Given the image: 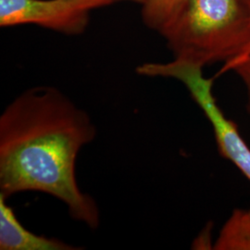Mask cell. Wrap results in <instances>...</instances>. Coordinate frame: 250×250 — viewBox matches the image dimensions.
Returning <instances> with one entry per match:
<instances>
[{
    "label": "cell",
    "instance_id": "1",
    "mask_svg": "<svg viewBox=\"0 0 250 250\" xmlns=\"http://www.w3.org/2000/svg\"><path fill=\"white\" fill-rule=\"evenodd\" d=\"M96 136L89 115L60 90L24 91L0 116V194L44 193L64 203L72 219L97 229L99 206L76 177L81 149Z\"/></svg>",
    "mask_w": 250,
    "mask_h": 250
},
{
    "label": "cell",
    "instance_id": "2",
    "mask_svg": "<svg viewBox=\"0 0 250 250\" xmlns=\"http://www.w3.org/2000/svg\"><path fill=\"white\" fill-rule=\"evenodd\" d=\"M161 36L175 61L202 69L224 65L250 44V13L244 0H188Z\"/></svg>",
    "mask_w": 250,
    "mask_h": 250
},
{
    "label": "cell",
    "instance_id": "3",
    "mask_svg": "<svg viewBox=\"0 0 250 250\" xmlns=\"http://www.w3.org/2000/svg\"><path fill=\"white\" fill-rule=\"evenodd\" d=\"M166 76L180 81L192 99L211 125L220 155L241 171L250 183V147L236 125L225 116L214 94V78H205L203 69L185 63L171 62L166 67ZM226 242L232 250H250V208L235 209L226 226Z\"/></svg>",
    "mask_w": 250,
    "mask_h": 250
},
{
    "label": "cell",
    "instance_id": "4",
    "mask_svg": "<svg viewBox=\"0 0 250 250\" xmlns=\"http://www.w3.org/2000/svg\"><path fill=\"white\" fill-rule=\"evenodd\" d=\"M90 9L76 0H0V25L36 24L66 35L87 26Z\"/></svg>",
    "mask_w": 250,
    "mask_h": 250
},
{
    "label": "cell",
    "instance_id": "5",
    "mask_svg": "<svg viewBox=\"0 0 250 250\" xmlns=\"http://www.w3.org/2000/svg\"><path fill=\"white\" fill-rule=\"evenodd\" d=\"M6 200L7 197L0 194V250H81L61 239L39 235L27 230Z\"/></svg>",
    "mask_w": 250,
    "mask_h": 250
},
{
    "label": "cell",
    "instance_id": "6",
    "mask_svg": "<svg viewBox=\"0 0 250 250\" xmlns=\"http://www.w3.org/2000/svg\"><path fill=\"white\" fill-rule=\"evenodd\" d=\"M187 1L146 0L142 11L145 24L161 35L177 18Z\"/></svg>",
    "mask_w": 250,
    "mask_h": 250
},
{
    "label": "cell",
    "instance_id": "7",
    "mask_svg": "<svg viewBox=\"0 0 250 250\" xmlns=\"http://www.w3.org/2000/svg\"><path fill=\"white\" fill-rule=\"evenodd\" d=\"M232 71L237 74V76L241 79L247 91V108L250 115V57L243 58L236 60L232 62L225 64L220 73Z\"/></svg>",
    "mask_w": 250,
    "mask_h": 250
},
{
    "label": "cell",
    "instance_id": "8",
    "mask_svg": "<svg viewBox=\"0 0 250 250\" xmlns=\"http://www.w3.org/2000/svg\"><path fill=\"white\" fill-rule=\"evenodd\" d=\"M76 1H79L82 4L85 5L90 10H92V9L105 7V6H107L116 1H124V0H76ZM126 1H133L135 3L142 4V5L146 2V0H126Z\"/></svg>",
    "mask_w": 250,
    "mask_h": 250
},
{
    "label": "cell",
    "instance_id": "9",
    "mask_svg": "<svg viewBox=\"0 0 250 250\" xmlns=\"http://www.w3.org/2000/svg\"><path fill=\"white\" fill-rule=\"evenodd\" d=\"M244 2H245L246 6H247V8H248V10H249V13H250V0H244ZM247 57H250V44H249V45L247 46V48L245 49L244 53L242 54L241 56H240L239 58H237L236 60H239V59H243V58H247ZM236 60H234V61H236ZM234 61H232V62H234ZM227 64H228V63H227ZM224 65H225V64H224Z\"/></svg>",
    "mask_w": 250,
    "mask_h": 250
}]
</instances>
